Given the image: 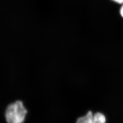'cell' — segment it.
<instances>
[{
    "instance_id": "obj_1",
    "label": "cell",
    "mask_w": 123,
    "mask_h": 123,
    "mask_svg": "<svg viewBox=\"0 0 123 123\" xmlns=\"http://www.w3.org/2000/svg\"><path fill=\"white\" fill-rule=\"evenodd\" d=\"M27 110L21 101L18 100L7 106L5 111V117L7 123H23Z\"/></svg>"
},
{
    "instance_id": "obj_5",
    "label": "cell",
    "mask_w": 123,
    "mask_h": 123,
    "mask_svg": "<svg viewBox=\"0 0 123 123\" xmlns=\"http://www.w3.org/2000/svg\"><path fill=\"white\" fill-rule=\"evenodd\" d=\"M120 13L122 17L123 18V6L121 7V9L120 10Z\"/></svg>"
},
{
    "instance_id": "obj_3",
    "label": "cell",
    "mask_w": 123,
    "mask_h": 123,
    "mask_svg": "<svg viewBox=\"0 0 123 123\" xmlns=\"http://www.w3.org/2000/svg\"><path fill=\"white\" fill-rule=\"evenodd\" d=\"M93 120L94 123H106L105 116L101 113H97L93 115Z\"/></svg>"
},
{
    "instance_id": "obj_2",
    "label": "cell",
    "mask_w": 123,
    "mask_h": 123,
    "mask_svg": "<svg viewBox=\"0 0 123 123\" xmlns=\"http://www.w3.org/2000/svg\"><path fill=\"white\" fill-rule=\"evenodd\" d=\"M93 115L92 112L89 111L85 116L78 118L76 123H92Z\"/></svg>"
},
{
    "instance_id": "obj_4",
    "label": "cell",
    "mask_w": 123,
    "mask_h": 123,
    "mask_svg": "<svg viewBox=\"0 0 123 123\" xmlns=\"http://www.w3.org/2000/svg\"><path fill=\"white\" fill-rule=\"evenodd\" d=\"M111 0L119 4H123V0Z\"/></svg>"
}]
</instances>
